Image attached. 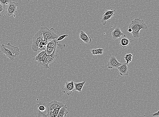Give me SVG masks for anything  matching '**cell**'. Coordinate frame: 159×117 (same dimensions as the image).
<instances>
[{"mask_svg":"<svg viewBox=\"0 0 159 117\" xmlns=\"http://www.w3.org/2000/svg\"><path fill=\"white\" fill-rule=\"evenodd\" d=\"M129 28H131L132 30L131 34L133 37L136 39H139L141 36L140 31L141 30H145L147 29V26L144 21L140 18H137L131 21Z\"/></svg>","mask_w":159,"mask_h":117,"instance_id":"cell-1","label":"cell"},{"mask_svg":"<svg viewBox=\"0 0 159 117\" xmlns=\"http://www.w3.org/2000/svg\"><path fill=\"white\" fill-rule=\"evenodd\" d=\"M1 50L5 56L12 61H14L15 57L20 54V51L19 48L12 46L10 43L7 45L2 44Z\"/></svg>","mask_w":159,"mask_h":117,"instance_id":"cell-2","label":"cell"},{"mask_svg":"<svg viewBox=\"0 0 159 117\" xmlns=\"http://www.w3.org/2000/svg\"><path fill=\"white\" fill-rule=\"evenodd\" d=\"M54 28H51L49 29L48 28L45 26H42L40 28L43 37V40H47L48 42L54 39H57L58 36L54 32Z\"/></svg>","mask_w":159,"mask_h":117,"instance_id":"cell-3","label":"cell"},{"mask_svg":"<svg viewBox=\"0 0 159 117\" xmlns=\"http://www.w3.org/2000/svg\"><path fill=\"white\" fill-rule=\"evenodd\" d=\"M43 40V37L41 31L39 30L34 35L33 38L32 48L35 52L38 50L40 43Z\"/></svg>","mask_w":159,"mask_h":117,"instance_id":"cell-4","label":"cell"},{"mask_svg":"<svg viewBox=\"0 0 159 117\" xmlns=\"http://www.w3.org/2000/svg\"><path fill=\"white\" fill-rule=\"evenodd\" d=\"M65 105L64 103L60 102L55 100H53L50 103L48 104L47 105V115H48L52 110L57 108V107H62Z\"/></svg>","mask_w":159,"mask_h":117,"instance_id":"cell-5","label":"cell"},{"mask_svg":"<svg viewBox=\"0 0 159 117\" xmlns=\"http://www.w3.org/2000/svg\"><path fill=\"white\" fill-rule=\"evenodd\" d=\"M74 82V80L66 82L64 87L62 88L63 93H66L67 95H69L73 92L75 91Z\"/></svg>","mask_w":159,"mask_h":117,"instance_id":"cell-6","label":"cell"},{"mask_svg":"<svg viewBox=\"0 0 159 117\" xmlns=\"http://www.w3.org/2000/svg\"><path fill=\"white\" fill-rule=\"evenodd\" d=\"M56 48H55L53 52L50 55H47L45 59V62L48 66L50 65L51 66L53 63L58 60V55L55 54V51Z\"/></svg>","mask_w":159,"mask_h":117,"instance_id":"cell-7","label":"cell"},{"mask_svg":"<svg viewBox=\"0 0 159 117\" xmlns=\"http://www.w3.org/2000/svg\"><path fill=\"white\" fill-rule=\"evenodd\" d=\"M122 63L119 62L116 57L112 56L109 59L107 65L108 68L110 69L117 68L122 64Z\"/></svg>","mask_w":159,"mask_h":117,"instance_id":"cell-8","label":"cell"},{"mask_svg":"<svg viewBox=\"0 0 159 117\" xmlns=\"http://www.w3.org/2000/svg\"><path fill=\"white\" fill-rule=\"evenodd\" d=\"M119 39L120 45L123 48L128 47L133 41L132 40L128 38L126 35L122 36Z\"/></svg>","mask_w":159,"mask_h":117,"instance_id":"cell-9","label":"cell"},{"mask_svg":"<svg viewBox=\"0 0 159 117\" xmlns=\"http://www.w3.org/2000/svg\"><path fill=\"white\" fill-rule=\"evenodd\" d=\"M128 65L126 63H122L121 65L117 68L120 76H127L129 75V69Z\"/></svg>","mask_w":159,"mask_h":117,"instance_id":"cell-10","label":"cell"},{"mask_svg":"<svg viewBox=\"0 0 159 117\" xmlns=\"http://www.w3.org/2000/svg\"><path fill=\"white\" fill-rule=\"evenodd\" d=\"M112 36L113 39L116 40L120 38L122 36L123 33L122 32L120 28L119 27H116L112 32Z\"/></svg>","mask_w":159,"mask_h":117,"instance_id":"cell-11","label":"cell"},{"mask_svg":"<svg viewBox=\"0 0 159 117\" xmlns=\"http://www.w3.org/2000/svg\"><path fill=\"white\" fill-rule=\"evenodd\" d=\"M79 38L84 42V43L86 44L91 43L92 41L91 38L88 36L87 34L83 30H82L80 32L79 34Z\"/></svg>","mask_w":159,"mask_h":117,"instance_id":"cell-12","label":"cell"},{"mask_svg":"<svg viewBox=\"0 0 159 117\" xmlns=\"http://www.w3.org/2000/svg\"><path fill=\"white\" fill-rule=\"evenodd\" d=\"M68 113L69 112L67 110L66 105L65 104L64 106L61 107L57 117H65Z\"/></svg>","mask_w":159,"mask_h":117,"instance_id":"cell-13","label":"cell"},{"mask_svg":"<svg viewBox=\"0 0 159 117\" xmlns=\"http://www.w3.org/2000/svg\"><path fill=\"white\" fill-rule=\"evenodd\" d=\"M38 102L37 104L38 110L43 113L45 111L47 112V105L42 101H38Z\"/></svg>","mask_w":159,"mask_h":117,"instance_id":"cell-14","label":"cell"},{"mask_svg":"<svg viewBox=\"0 0 159 117\" xmlns=\"http://www.w3.org/2000/svg\"><path fill=\"white\" fill-rule=\"evenodd\" d=\"M86 83L85 81L80 82V83H75L74 82L75 89V91H77L81 93L82 89L84 87V84Z\"/></svg>","mask_w":159,"mask_h":117,"instance_id":"cell-15","label":"cell"},{"mask_svg":"<svg viewBox=\"0 0 159 117\" xmlns=\"http://www.w3.org/2000/svg\"><path fill=\"white\" fill-rule=\"evenodd\" d=\"M45 53L46 50L41 51V52L38 54L35 58L33 59V60L35 61L36 63L42 61V58Z\"/></svg>","mask_w":159,"mask_h":117,"instance_id":"cell-16","label":"cell"},{"mask_svg":"<svg viewBox=\"0 0 159 117\" xmlns=\"http://www.w3.org/2000/svg\"><path fill=\"white\" fill-rule=\"evenodd\" d=\"M61 107H57L56 108L52 110L49 114L48 115V117H56L59 112Z\"/></svg>","mask_w":159,"mask_h":117,"instance_id":"cell-17","label":"cell"},{"mask_svg":"<svg viewBox=\"0 0 159 117\" xmlns=\"http://www.w3.org/2000/svg\"><path fill=\"white\" fill-rule=\"evenodd\" d=\"M113 16V15H112L103 16L101 20V24L103 26H105L106 24L107 21L112 18Z\"/></svg>","mask_w":159,"mask_h":117,"instance_id":"cell-18","label":"cell"},{"mask_svg":"<svg viewBox=\"0 0 159 117\" xmlns=\"http://www.w3.org/2000/svg\"><path fill=\"white\" fill-rule=\"evenodd\" d=\"M58 41H57L56 39H54L51 41L48 42L46 47H52L53 48H56L57 42Z\"/></svg>","mask_w":159,"mask_h":117,"instance_id":"cell-19","label":"cell"},{"mask_svg":"<svg viewBox=\"0 0 159 117\" xmlns=\"http://www.w3.org/2000/svg\"><path fill=\"white\" fill-rule=\"evenodd\" d=\"M5 11H6L7 16H12V15L15 14V13H17V10L7 7Z\"/></svg>","mask_w":159,"mask_h":117,"instance_id":"cell-20","label":"cell"},{"mask_svg":"<svg viewBox=\"0 0 159 117\" xmlns=\"http://www.w3.org/2000/svg\"><path fill=\"white\" fill-rule=\"evenodd\" d=\"M18 5H19L18 3L11 1L7 7L17 10V7L18 6Z\"/></svg>","mask_w":159,"mask_h":117,"instance_id":"cell-21","label":"cell"},{"mask_svg":"<svg viewBox=\"0 0 159 117\" xmlns=\"http://www.w3.org/2000/svg\"><path fill=\"white\" fill-rule=\"evenodd\" d=\"M133 55L131 53L128 54H126L124 57V59L126 61V63L127 65L129 64V63L132 61V59Z\"/></svg>","mask_w":159,"mask_h":117,"instance_id":"cell-22","label":"cell"},{"mask_svg":"<svg viewBox=\"0 0 159 117\" xmlns=\"http://www.w3.org/2000/svg\"><path fill=\"white\" fill-rule=\"evenodd\" d=\"M36 64H37L39 68L41 69H47L49 68V66H48V65L46 64L45 62L43 63L42 62V61H41V62L36 63Z\"/></svg>","mask_w":159,"mask_h":117,"instance_id":"cell-23","label":"cell"},{"mask_svg":"<svg viewBox=\"0 0 159 117\" xmlns=\"http://www.w3.org/2000/svg\"><path fill=\"white\" fill-rule=\"evenodd\" d=\"M91 52L92 54L96 55L98 54H102L103 52V49H92Z\"/></svg>","mask_w":159,"mask_h":117,"instance_id":"cell-24","label":"cell"},{"mask_svg":"<svg viewBox=\"0 0 159 117\" xmlns=\"http://www.w3.org/2000/svg\"><path fill=\"white\" fill-rule=\"evenodd\" d=\"M116 9L113 10V9H111L110 10H107L105 11L104 14L103 16L105 15H113V16L115 15V13L116 11Z\"/></svg>","mask_w":159,"mask_h":117,"instance_id":"cell-25","label":"cell"},{"mask_svg":"<svg viewBox=\"0 0 159 117\" xmlns=\"http://www.w3.org/2000/svg\"><path fill=\"white\" fill-rule=\"evenodd\" d=\"M55 48H56L46 47V53L47 55H50L53 52Z\"/></svg>","mask_w":159,"mask_h":117,"instance_id":"cell-26","label":"cell"},{"mask_svg":"<svg viewBox=\"0 0 159 117\" xmlns=\"http://www.w3.org/2000/svg\"><path fill=\"white\" fill-rule=\"evenodd\" d=\"M11 0H0V3L3 7H7Z\"/></svg>","mask_w":159,"mask_h":117,"instance_id":"cell-27","label":"cell"},{"mask_svg":"<svg viewBox=\"0 0 159 117\" xmlns=\"http://www.w3.org/2000/svg\"><path fill=\"white\" fill-rule=\"evenodd\" d=\"M68 34H64V35L61 36H59V37L57 38V41H61V40L64 39L65 38L68 37Z\"/></svg>","mask_w":159,"mask_h":117,"instance_id":"cell-28","label":"cell"},{"mask_svg":"<svg viewBox=\"0 0 159 117\" xmlns=\"http://www.w3.org/2000/svg\"><path fill=\"white\" fill-rule=\"evenodd\" d=\"M58 43V42H57V43L56 49H62L64 48H65V46H66V45L65 44H59Z\"/></svg>","mask_w":159,"mask_h":117,"instance_id":"cell-29","label":"cell"},{"mask_svg":"<svg viewBox=\"0 0 159 117\" xmlns=\"http://www.w3.org/2000/svg\"><path fill=\"white\" fill-rule=\"evenodd\" d=\"M7 7H0V16L3 13L5 12Z\"/></svg>","mask_w":159,"mask_h":117,"instance_id":"cell-30","label":"cell"},{"mask_svg":"<svg viewBox=\"0 0 159 117\" xmlns=\"http://www.w3.org/2000/svg\"><path fill=\"white\" fill-rule=\"evenodd\" d=\"M37 116L38 117H48V116L46 114H45L43 113L40 112L39 110H38V114Z\"/></svg>","mask_w":159,"mask_h":117,"instance_id":"cell-31","label":"cell"},{"mask_svg":"<svg viewBox=\"0 0 159 117\" xmlns=\"http://www.w3.org/2000/svg\"><path fill=\"white\" fill-rule=\"evenodd\" d=\"M159 111H158V112H157L156 113H154V114H153L152 115V116L153 117H157V116H159Z\"/></svg>","mask_w":159,"mask_h":117,"instance_id":"cell-32","label":"cell"},{"mask_svg":"<svg viewBox=\"0 0 159 117\" xmlns=\"http://www.w3.org/2000/svg\"><path fill=\"white\" fill-rule=\"evenodd\" d=\"M128 32H130V33H131V32H132V30L131 28H129L128 30Z\"/></svg>","mask_w":159,"mask_h":117,"instance_id":"cell-33","label":"cell"},{"mask_svg":"<svg viewBox=\"0 0 159 117\" xmlns=\"http://www.w3.org/2000/svg\"><path fill=\"white\" fill-rule=\"evenodd\" d=\"M3 6L1 5V3H0V7H3Z\"/></svg>","mask_w":159,"mask_h":117,"instance_id":"cell-34","label":"cell"}]
</instances>
